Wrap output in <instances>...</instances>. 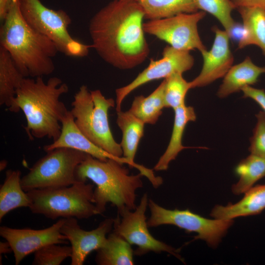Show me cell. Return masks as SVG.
<instances>
[{"mask_svg": "<svg viewBox=\"0 0 265 265\" xmlns=\"http://www.w3.org/2000/svg\"><path fill=\"white\" fill-rule=\"evenodd\" d=\"M144 19L138 0H112L90 21L92 48L105 62L119 69L139 65L150 52Z\"/></svg>", "mask_w": 265, "mask_h": 265, "instance_id": "cell-1", "label": "cell"}, {"mask_svg": "<svg viewBox=\"0 0 265 265\" xmlns=\"http://www.w3.org/2000/svg\"><path fill=\"white\" fill-rule=\"evenodd\" d=\"M67 84L56 77L45 82L42 77L24 79L8 110L16 113L22 110L26 120L25 130L29 137H47L53 141L59 136L61 121L69 111L60 100L67 93Z\"/></svg>", "mask_w": 265, "mask_h": 265, "instance_id": "cell-2", "label": "cell"}, {"mask_svg": "<svg viewBox=\"0 0 265 265\" xmlns=\"http://www.w3.org/2000/svg\"><path fill=\"white\" fill-rule=\"evenodd\" d=\"M0 46L10 54L26 77L51 74L55 69L53 58L58 52L55 44L25 21L19 0H13L0 28Z\"/></svg>", "mask_w": 265, "mask_h": 265, "instance_id": "cell-3", "label": "cell"}, {"mask_svg": "<svg viewBox=\"0 0 265 265\" xmlns=\"http://www.w3.org/2000/svg\"><path fill=\"white\" fill-rule=\"evenodd\" d=\"M123 164L115 159L103 161L89 155L77 168V181L86 182L89 179L96 186L93 201L99 214L105 212L109 202L117 208L119 215L133 211L137 206L136 191L143 186V175L140 172L130 175Z\"/></svg>", "mask_w": 265, "mask_h": 265, "instance_id": "cell-4", "label": "cell"}, {"mask_svg": "<svg viewBox=\"0 0 265 265\" xmlns=\"http://www.w3.org/2000/svg\"><path fill=\"white\" fill-rule=\"evenodd\" d=\"M114 106V100L106 98L100 90L89 91L82 85L74 96L70 112L87 138L111 155L121 158V145L115 140L108 121V110Z\"/></svg>", "mask_w": 265, "mask_h": 265, "instance_id": "cell-5", "label": "cell"}, {"mask_svg": "<svg viewBox=\"0 0 265 265\" xmlns=\"http://www.w3.org/2000/svg\"><path fill=\"white\" fill-rule=\"evenodd\" d=\"M94 185L78 181L71 186L26 192L33 213L54 220L61 217L88 218L99 212L93 201Z\"/></svg>", "mask_w": 265, "mask_h": 265, "instance_id": "cell-6", "label": "cell"}, {"mask_svg": "<svg viewBox=\"0 0 265 265\" xmlns=\"http://www.w3.org/2000/svg\"><path fill=\"white\" fill-rule=\"evenodd\" d=\"M19 6L26 23L53 41L58 52L71 57L88 55L91 45L84 44L70 35L68 28L72 20L65 11L49 8L40 0H19Z\"/></svg>", "mask_w": 265, "mask_h": 265, "instance_id": "cell-7", "label": "cell"}, {"mask_svg": "<svg viewBox=\"0 0 265 265\" xmlns=\"http://www.w3.org/2000/svg\"><path fill=\"white\" fill-rule=\"evenodd\" d=\"M88 155L67 147H59L47 152V154L21 177L22 188L27 192L33 189L71 186L78 182L76 177L77 167Z\"/></svg>", "mask_w": 265, "mask_h": 265, "instance_id": "cell-8", "label": "cell"}, {"mask_svg": "<svg viewBox=\"0 0 265 265\" xmlns=\"http://www.w3.org/2000/svg\"><path fill=\"white\" fill-rule=\"evenodd\" d=\"M148 207L151 213L147 221L149 228L175 225L187 232L196 233L194 240H203L212 248L217 246L234 222L233 219L206 218L188 209H166L151 199L149 200Z\"/></svg>", "mask_w": 265, "mask_h": 265, "instance_id": "cell-9", "label": "cell"}, {"mask_svg": "<svg viewBox=\"0 0 265 265\" xmlns=\"http://www.w3.org/2000/svg\"><path fill=\"white\" fill-rule=\"evenodd\" d=\"M206 15L203 11L182 13L170 18L144 22L145 33L152 35L177 49L198 50L201 53L206 47L199 36L197 25Z\"/></svg>", "mask_w": 265, "mask_h": 265, "instance_id": "cell-10", "label": "cell"}, {"mask_svg": "<svg viewBox=\"0 0 265 265\" xmlns=\"http://www.w3.org/2000/svg\"><path fill=\"white\" fill-rule=\"evenodd\" d=\"M147 193L142 196L135 209L127 211L114 219L112 230L119 234L131 245H135L137 249L134 254L141 256L152 251L155 253L165 252L181 261L184 259L179 254V250L155 238L150 233L146 221L145 212L148 206Z\"/></svg>", "mask_w": 265, "mask_h": 265, "instance_id": "cell-11", "label": "cell"}, {"mask_svg": "<svg viewBox=\"0 0 265 265\" xmlns=\"http://www.w3.org/2000/svg\"><path fill=\"white\" fill-rule=\"evenodd\" d=\"M162 57L159 60L151 59L148 66L130 83L117 88L116 93V110H121L125 98L138 87L151 81L165 79L174 73H182L193 67L194 59L189 51L175 49L169 45L163 50Z\"/></svg>", "mask_w": 265, "mask_h": 265, "instance_id": "cell-12", "label": "cell"}, {"mask_svg": "<svg viewBox=\"0 0 265 265\" xmlns=\"http://www.w3.org/2000/svg\"><path fill=\"white\" fill-rule=\"evenodd\" d=\"M65 218H61L51 226L41 230L0 227V235L10 244L15 263L18 265L29 254L50 244L67 243V238L60 232Z\"/></svg>", "mask_w": 265, "mask_h": 265, "instance_id": "cell-13", "label": "cell"}, {"mask_svg": "<svg viewBox=\"0 0 265 265\" xmlns=\"http://www.w3.org/2000/svg\"><path fill=\"white\" fill-rule=\"evenodd\" d=\"M114 219L106 218L95 229L86 231L80 228L77 218H65L60 232L71 245V265H82L92 251L102 248L107 240L106 235L112 231Z\"/></svg>", "mask_w": 265, "mask_h": 265, "instance_id": "cell-14", "label": "cell"}, {"mask_svg": "<svg viewBox=\"0 0 265 265\" xmlns=\"http://www.w3.org/2000/svg\"><path fill=\"white\" fill-rule=\"evenodd\" d=\"M215 37L212 47L201 53L203 63L200 74L189 81L190 89L208 85L223 78L233 66L234 56L230 49V38L225 30L212 28Z\"/></svg>", "mask_w": 265, "mask_h": 265, "instance_id": "cell-15", "label": "cell"}, {"mask_svg": "<svg viewBox=\"0 0 265 265\" xmlns=\"http://www.w3.org/2000/svg\"><path fill=\"white\" fill-rule=\"evenodd\" d=\"M116 123L122 132V139L120 144L123 155L129 162L130 167L138 169L145 176L155 188L158 187L162 182V179L156 176L153 170L137 164L134 161L139 141L143 136L145 124L129 111L117 112Z\"/></svg>", "mask_w": 265, "mask_h": 265, "instance_id": "cell-16", "label": "cell"}, {"mask_svg": "<svg viewBox=\"0 0 265 265\" xmlns=\"http://www.w3.org/2000/svg\"><path fill=\"white\" fill-rule=\"evenodd\" d=\"M61 124V131L58 138L44 147L46 152L59 147H67L84 152L101 160L113 159L129 166V162L125 158L114 157L87 138L76 126L70 110L62 119Z\"/></svg>", "mask_w": 265, "mask_h": 265, "instance_id": "cell-17", "label": "cell"}, {"mask_svg": "<svg viewBox=\"0 0 265 265\" xmlns=\"http://www.w3.org/2000/svg\"><path fill=\"white\" fill-rule=\"evenodd\" d=\"M265 209V184L252 186L243 197L235 204L216 205L212 210V217L219 219H233L260 213Z\"/></svg>", "mask_w": 265, "mask_h": 265, "instance_id": "cell-18", "label": "cell"}, {"mask_svg": "<svg viewBox=\"0 0 265 265\" xmlns=\"http://www.w3.org/2000/svg\"><path fill=\"white\" fill-rule=\"evenodd\" d=\"M265 73V66L255 64L249 56L241 62L232 66L223 77L222 83L217 92V96L224 98L237 92L245 86L256 83L260 76Z\"/></svg>", "mask_w": 265, "mask_h": 265, "instance_id": "cell-19", "label": "cell"}, {"mask_svg": "<svg viewBox=\"0 0 265 265\" xmlns=\"http://www.w3.org/2000/svg\"><path fill=\"white\" fill-rule=\"evenodd\" d=\"M174 121L168 145L154 167L156 171L166 170L170 162L174 160L179 153L186 148L182 144V138L187 124L196 120L194 108L185 104L174 110Z\"/></svg>", "mask_w": 265, "mask_h": 265, "instance_id": "cell-20", "label": "cell"}, {"mask_svg": "<svg viewBox=\"0 0 265 265\" xmlns=\"http://www.w3.org/2000/svg\"><path fill=\"white\" fill-rule=\"evenodd\" d=\"M242 20L244 35L238 42V49L256 45L265 55V11L257 7L237 8Z\"/></svg>", "mask_w": 265, "mask_h": 265, "instance_id": "cell-21", "label": "cell"}, {"mask_svg": "<svg viewBox=\"0 0 265 265\" xmlns=\"http://www.w3.org/2000/svg\"><path fill=\"white\" fill-rule=\"evenodd\" d=\"M21 173L9 169L0 188V221L9 212L21 207L29 208L31 201L21 184Z\"/></svg>", "mask_w": 265, "mask_h": 265, "instance_id": "cell-22", "label": "cell"}, {"mask_svg": "<svg viewBox=\"0 0 265 265\" xmlns=\"http://www.w3.org/2000/svg\"><path fill=\"white\" fill-rule=\"evenodd\" d=\"M26 77L18 67L9 53L0 46V105L8 109L11 106L16 91Z\"/></svg>", "mask_w": 265, "mask_h": 265, "instance_id": "cell-23", "label": "cell"}, {"mask_svg": "<svg viewBox=\"0 0 265 265\" xmlns=\"http://www.w3.org/2000/svg\"><path fill=\"white\" fill-rule=\"evenodd\" d=\"M133 253L131 244L112 230L106 244L97 250L95 261L99 265H132Z\"/></svg>", "mask_w": 265, "mask_h": 265, "instance_id": "cell-24", "label": "cell"}, {"mask_svg": "<svg viewBox=\"0 0 265 265\" xmlns=\"http://www.w3.org/2000/svg\"><path fill=\"white\" fill-rule=\"evenodd\" d=\"M144 19L156 20L198 11L195 0H138Z\"/></svg>", "mask_w": 265, "mask_h": 265, "instance_id": "cell-25", "label": "cell"}, {"mask_svg": "<svg viewBox=\"0 0 265 265\" xmlns=\"http://www.w3.org/2000/svg\"><path fill=\"white\" fill-rule=\"evenodd\" d=\"M164 80L148 96H136L128 110L145 124H155L165 107L164 101Z\"/></svg>", "mask_w": 265, "mask_h": 265, "instance_id": "cell-26", "label": "cell"}, {"mask_svg": "<svg viewBox=\"0 0 265 265\" xmlns=\"http://www.w3.org/2000/svg\"><path fill=\"white\" fill-rule=\"evenodd\" d=\"M235 173L239 178L232 186V191L236 195L244 193L265 177V159L250 154L237 165Z\"/></svg>", "mask_w": 265, "mask_h": 265, "instance_id": "cell-27", "label": "cell"}, {"mask_svg": "<svg viewBox=\"0 0 265 265\" xmlns=\"http://www.w3.org/2000/svg\"><path fill=\"white\" fill-rule=\"evenodd\" d=\"M164 101L165 107L174 110L185 104V97L190 89L189 82L183 77L182 73H174L164 79Z\"/></svg>", "mask_w": 265, "mask_h": 265, "instance_id": "cell-28", "label": "cell"}, {"mask_svg": "<svg viewBox=\"0 0 265 265\" xmlns=\"http://www.w3.org/2000/svg\"><path fill=\"white\" fill-rule=\"evenodd\" d=\"M198 9L208 12L216 18L228 33L236 22L231 13L236 8L232 0H195Z\"/></svg>", "mask_w": 265, "mask_h": 265, "instance_id": "cell-29", "label": "cell"}, {"mask_svg": "<svg viewBox=\"0 0 265 265\" xmlns=\"http://www.w3.org/2000/svg\"><path fill=\"white\" fill-rule=\"evenodd\" d=\"M72 255L71 246L57 244L45 245L34 252L33 265H59Z\"/></svg>", "mask_w": 265, "mask_h": 265, "instance_id": "cell-30", "label": "cell"}, {"mask_svg": "<svg viewBox=\"0 0 265 265\" xmlns=\"http://www.w3.org/2000/svg\"><path fill=\"white\" fill-rule=\"evenodd\" d=\"M256 117L257 123L250 138L248 150L251 154L265 159V112L260 111Z\"/></svg>", "mask_w": 265, "mask_h": 265, "instance_id": "cell-31", "label": "cell"}, {"mask_svg": "<svg viewBox=\"0 0 265 265\" xmlns=\"http://www.w3.org/2000/svg\"><path fill=\"white\" fill-rule=\"evenodd\" d=\"M241 91L243 93V98H249L254 100L265 112V91L264 89H258L247 85Z\"/></svg>", "mask_w": 265, "mask_h": 265, "instance_id": "cell-32", "label": "cell"}, {"mask_svg": "<svg viewBox=\"0 0 265 265\" xmlns=\"http://www.w3.org/2000/svg\"><path fill=\"white\" fill-rule=\"evenodd\" d=\"M236 8L239 7H257L265 11V0H232Z\"/></svg>", "mask_w": 265, "mask_h": 265, "instance_id": "cell-33", "label": "cell"}, {"mask_svg": "<svg viewBox=\"0 0 265 265\" xmlns=\"http://www.w3.org/2000/svg\"><path fill=\"white\" fill-rule=\"evenodd\" d=\"M13 0H0V21L5 20Z\"/></svg>", "mask_w": 265, "mask_h": 265, "instance_id": "cell-34", "label": "cell"}, {"mask_svg": "<svg viewBox=\"0 0 265 265\" xmlns=\"http://www.w3.org/2000/svg\"><path fill=\"white\" fill-rule=\"evenodd\" d=\"M12 251V249L8 241L0 242V253H8Z\"/></svg>", "mask_w": 265, "mask_h": 265, "instance_id": "cell-35", "label": "cell"}, {"mask_svg": "<svg viewBox=\"0 0 265 265\" xmlns=\"http://www.w3.org/2000/svg\"><path fill=\"white\" fill-rule=\"evenodd\" d=\"M7 165V161L6 160H1L0 161V171L1 170H3V169H5V168L6 167Z\"/></svg>", "mask_w": 265, "mask_h": 265, "instance_id": "cell-36", "label": "cell"}]
</instances>
